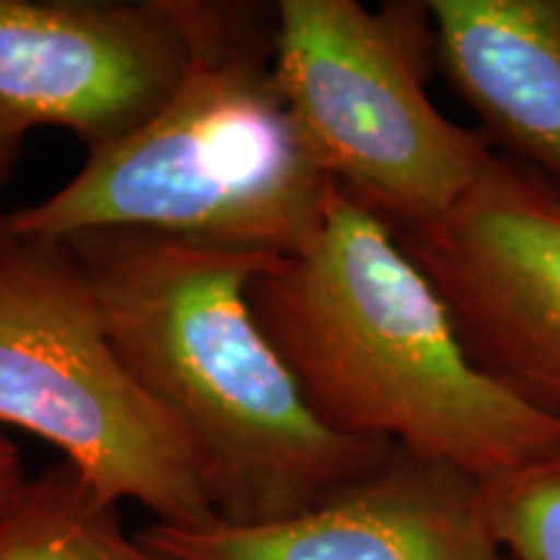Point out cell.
Listing matches in <instances>:
<instances>
[{
  "mask_svg": "<svg viewBox=\"0 0 560 560\" xmlns=\"http://www.w3.org/2000/svg\"><path fill=\"white\" fill-rule=\"evenodd\" d=\"M480 509L511 560H560V454L478 482Z\"/></svg>",
  "mask_w": 560,
  "mask_h": 560,
  "instance_id": "11",
  "label": "cell"
},
{
  "mask_svg": "<svg viewBox=\"0 0 560 560\" xmlns=\"http://www.w3.org/2000/svg\"><path fill=\"white\" fill-rule=\"evenodd\" d=\"M19 145H21V136L0 125V190H3L5 179H9L11 174L13 161L19 156ZM3 223H5V215L0 213V231H3Z\"/></svg>",
  "mask_w": 560,
  "mask_h": 560,
  "instance_id": "13",
  "label": "cell"
},
{
  "mask_svg": "<svg viewBox=\"0 0 560 560\" xmlns=\"http://www.w3.org/2000/svg\"><path fill=\"white\" fill-rule=\"evenodd\" d=\"M475 363L560 416V198L490 159L457 206L395 231Z\"/></svg>",
  "mask_w": 560,
  "mask_h": 560,
  "instance_id": "7",
  "label": "cell"
},
{
  "mask_svg": "<svg viewBox=\"0 0 560 560\" xmlns=\"http://www.w3.org/2000/svg\"><path fill=\"white\" fill-rule=\"evenodd\" d=\"M433 52L490 136L560 179V0H431Z\"/></svg>",
  "mask_w": 560,
  "mask_h": 560,
  "instance_id": "9",
  "label": "cell"
},
{
  "mask_svg": "<svg viewBox=\"0 0 560 560\" xmlns=\"http://www.w3.org/2000/svg\"><path fill=\"white\" fill-rule=\"evenodd\" d=\"M0 423L50 441L102 499L219 522L190 446L112 346L68 244L0 231Z\"/></svg>",
  "mask_w": 560,
  "mask_h": 560,
  "instance_id": "4",
  "label": "cell"
},
{
  "mask_svg": "<svg viewBox=\"0 0 560 560\" xmlns=\"http://www.w3.org/2000/svg\"><path fill=\"white\" fill-rule=\"evenodd\" d=\"M252 310L312 410L486 482L560 454V416L478 366L380 215L332 187L306 247L252 278Z\"/></svg>",
  "mask_w": 560,
  "mask_h": 560,
  "instance_id": "2",
  "label": "cell"
},
{
  "mask_svg": "<svg viewBox=\"0 0 560 560\" xmlns=\"http://www.w3.org/2000/svg\"><path fill=\"white\" fill-rule=\"evenodd\" d=\"M429 21L425 5H276L272 62L314 159L392 231L441 219L493 159L486 138L446 120L425 94Z\"/></svg>",
  "mask_w": 560,
  "mask_h": 560,
  "instance_id": "5",
  "label": "cell"
},
{
  "mask_svg": "<svg viewBox=\"0 0 560 560\" xmlns=\"http://www.w3.org/2000/svg\"><path fill=\"white\" fill-rule=\"evenodd\" d=\"M240 5L229 30L130 136L91 151L79 174L5 229L70 242L136 231L255 255H293L330 202L327 177L272 62L276 13Z\"/></svg>",
  "mask_w": 560,
  "mask_h": 560,
  "instance_id": "3",
  "label": "cell"
},
{
  "mask_svg": "<svg viewBox=\"0 0 560 560\" xmlns=\"http://www.w3.org/2000/svg\"><path fill=\"white\" fill-rule=\"evenodd\" d=\"M62 244L132 380L190 446L219 522L291 520L387 462L395 446L346 436L312 410L257 322L249 283L280 255L136 231Z\"/></svg>",
  "mask_w": 560,
  "mask_h": 560,
  "instance_id": "1",
  "label": "cell"
},
{
  "mask_svg": "<svg viewBox=\"0 0 560 560\" xmlns=\"http://www.w3.org/2000/svg\"><path fill=\"white\" fill-rule=\"evenodd\" d=\"M24 465H21V454L13 441L0 431V511L16 499V493L24 486Z\"/></svg>",
  "mask_w": 560,
  "mask_h": 560,
  "instance_id": "12",
  "label": "cell"
},
{
  "mask_svg": "<svg viewBox=\"0 0 560 560\" xmlns=\"http://www.w3.org/2000/svg\"><path fill=\"white\" fill-rule=\"evenodd\" d=\"M240 3L0 0V125H55L89 153L164 107Z\"/></svg>",
  "mask_w": 560,
  "mask_h": 560,
  "instance_id": "6",
  "label": "cell"
},
{
  "mask_svg": "<svg viewBox=\"0 0 560 560\" xmlns=\"http://www.w3.org/2000/svg\"><path fill=\"white\" fill-rule=\"evenodd\" d=\"M0 560H164L122 527L68 462L26 480L0 511Z\"/></svg>",
  "mask_w": 560,
  "mask_h": 560,
  "instance_id": "10",
  "label": "cell"
},
{
  "mask_svg": "<svg viewBox=\"0 0 560 560\" xmlns=\"http://www.w3.org/2000/svg\"><path fill=\"white\" fill-rule=\"evenodd\" d=\"M138 537L164 560H511L482 516L478 480L397 446L376 470L291 520L153 522Z\"/></svg>",
  "mask_w": 560,
  "mask_h": 560,
  "instance_id": "8",
  "label": "cell"
}]
</instances>
